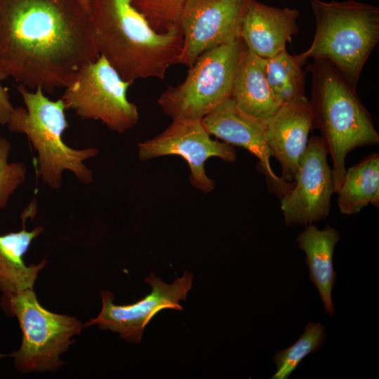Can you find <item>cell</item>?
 I'll return each instance as SVG.
<instances>
[{"label": "cell", "instance_id": "1", "mask_svg": "<svg viewBox=\"0 0 379 379\" xmlns=\"http://www.w3.org/2000/svg\"><path fill=\"white\" fill-rule=\"evenodd\" d=\"M100 55L79 0H0V68L7 78L53 93Z\"/></svg>", "mask_w": 379, "mask_h": 379}, {"label": "cell", "instance_id": "2", "mask_svg": "<svg viewBox=\"0 0 379 379\" xmlns=\"http://www.w3.org/2000/svg\"><path fill=\"white\" fill-rule=\"evenodd\" d=\"M90 20L100 55L131 84L140 79H164L179 64L180 29L157 33L131 0H90Z\"/></svg>", "mask_w": 379, "mask_h": 379}, {"label": "cell", "instance_id": "3", "mask_svg": "<svg viewBox=\"0 0 379 379\" xmlns=\"http://www.w3.org/2000/svg\"><path fill=\"white\" fill-rule=\"evenodd\" d=\"M308 69L312 74L313 127L320 131L331 157L336 192L346 171L347 154L357 147L378 145L379 133L356 88L330 62L314 60Z\"/></svg>", "mask_w": 379, "mask_h": 379}, {"label": "cell", "instance_id": "4", "mask_svg": "<svg viewBox=\"0 0 379 379\" xmlns=\"http://www.w3.org/2000/svg\"><path fill=\"white\" fill-rule=\"evenodd\" d=\"M17 89L25 108L14 107L6 125L11 132L25 134L36 151L34 166L37 177L55 190L62 186V174L65 170L73 173L81 182L91 183L93 172L84 161L94 157L98 149H74L62 140V135L69 124L62 99L50 100L39 87L31 92L19 84Z\"/></svg>", "mask_w": 379, "mask_h": 379}, {"label": "cell", "instance_id": "5", "mask_svg": "<svg viewBox=\"0 0 379 379\" xmlns=\"http://www.w3.org/2000/svg\"><path fill=\"white\" fill-rule=\"evenodd\" d=\"M311 8L315 33L303 55L328 61L356 88L379 42V8L355 0H312Z\"/></svg>", "mask_w": 379, "mask_h": 379}, {"label": "cell", "instance_id": "6", "mask_svg": "<svg viewBox=\"0 0 379 379\" xmlns=\"http://www.w3.org/2000/svg\"><path fill=\"white\" fill-rule=\"evenodd\" d=\"M1 305L17 318L22 333L20 348L8 355L16 369L22 373L58 371L64 364L61 355L81 331V321L44 308L33 289L3 294Z\"/></svg>", "mask_w": 379, "mask_h": 379}, {"label": "cell", "instance_id": "7", "mask_svg": "<svg viewBox=\"0 0 379 379\" xmlns=\"http://www.w3.org/2000/svg\"><path fill=\"white\" fill-rule=\"evenodd\" d=\"M245 44L241 39L202 53L190 66L185 79L168 87L157 102L173 120H201L232 98L241 53Z\"/></svg>", "mask_w": 379, "mask_h": 379}, {"label": "cell", "instance_id": "8", "mask_svg": "<svg viewBox=\"0 0 379 379\" xmlns=\"http://www.w3.org/2000/svg\"><path fill=\"white\" fill-rule=\"evenodd\" d=\"M131 85L100 55L80 69L61 99L65 109L78 117L100 120L110 130L123 133L139 119L137 106L127 97Z\"/></svg>", "mask_w": 379, "mask_h": 379}, {"label": "cell", "instance_id": "9", "mask_svg": "<svg viewBox=\"0 0 379 379\" xmlns=\"http://www.w3.org/2000/svg\"><path fill=\"white\" fill-rule=\"evenodd\" d=\"M211 135L201 120L173 119L162 133L138 144V157L142 161L170 155L182 157L190 169L191 184L208 193L213 190L215 182L206 174V161L218 157L232 163L237 158L232 145L213 140Z\"/></svg>", "mask_w": 379, "mask_h": 379}, {"label": "cell", "instance_id": "10", "mask_svg": "<svg viewBox=\"0 0 379 379\" xmlns=\"http://www.w3.org/2000/svg\"><path fill=\"white\" fill-rule=\"evenodd\" d=\"M192 281L193 275L187 270L171 284L152 272L145 279L152 287L150 293L136 302L124 305H115L113 294L102 291V310L97 317L91 319L84 326L97 325L101 330L119 333L128 343L138 344L146 326L157 313L168 309L183 310L180 301L187 300Z\"/></svg>", "mask_w": 379, "mask_h": 379}, {"label": "cell", "instance_id": "11", "mask_svg": "<svg viewBox=\"0 0 379 379\" xmlns=\"http://www.w3.org/2000/svg\"><path fill=\"white\" fill-rule=\"evenodd\" d=\"M321 137L312 136L300 161L292 187L280 198L287 226L307 225L330 213L334 181Z\"/></svg>", "mask_w": 379, "mask_h": 379}, {"label": "cell", "instance_id": "12", "mask_svg": "<svg viewBox=\"0 0 379 379\" xmlns=\"http://www.w3.org/2000/svg\"><path fill=\"white\" fill-rule=\"evenodd\" d=\"M250 0H187L179 28L183 45L179 64L191 66L204 52L240 39Z\"/></svg>", "mask_w": 379, "mask_h": 379}, {"label": "cell", "instance_id": "13", "mask_svg": "<svg viewBox=\"0 0 379 379\" xmlns=\"http://www.w3.org/2000/svg\"><path fill=\"white\" fill-rule=\"evenodd\" d=\"M201 122L211 135L253 154L259 160L268 189L279 199L292 187L293 182L284 180L272 168V154L266 140L264 120L241 111L231 98L205 116Z\"/></svg>", "mask_w": 379, "mask_h": 379}, {"label": "cell", "instance_id": "14", "mask_svg": "<svg viewBox=\"0 0 379 379\" xmlns=\"http://www.w3.org/2000/svg\"><path fill=\"white\" fill-rule=\"evenodd\" d=\"M264 122L266 140L281 165V178L292 182L313 128L310 100L305 96L284 102Z\"/></svg>", "mask_w": 379, "mask_h": 379}, {"label": "cell", "instance_id": "15", "mask_svg": "<svg viewBox=\"0 0 379 379\" xmlns=\"http://www.w3.org/2000/svg\"><path fill=\"white\" fill-rule=\"evenodd\" d=\"M299 12L294 8L269 6L250 0L245 8L239 36L246 47L267 59L286 49L298 32Z\"/></svg>", "mask_w": 379, "mask_h": 379}, {"label": "cell", "instance_id": "16", "mask_svg": "<svg viewBox=\"0 0 379 379\" xmlns=\"http://www.w3.org/2000/svg\"><path fill=\"white\" fill-rule=\"evenodd\" d=\"M232 98L241 111L261 120L271 117L283 104L268 84L265 59L246 46L239 61Z\"/></svg>", "mask_w": 379, "mask_h": 379}, {"label": "cell", "instance_id": "17", "mask_svg": "<svg viewBox=\"0 0 379 379\" xmlns=\"http://www.w3.org/2000/svg\"><path fill=\"white\" fill-rule=\"evenodd\" d=\"M340 239V236L334 227L326 225L319 230L313 224L306 225L296 239L298 247L306 255L305 262L309 269L310 280L318 290L325 314H328L331 317L335 314L332 289L337 277L333 255Z\"/></svg>", "mask_w": 379, "mask_h": 379}, {"label": "cell", "instance_id": "18", "mask_svg": "<svg viewBox=\"0 0 379 379\" xmlns=\"http://www.w3.org/2000/svg\"><path fill=\"white\" fill-rule=\"evenodd\" d=\"M23 228L0 235V292L2 294L33 289L39 272L46 265L48 260H42L38 264L26 265L23 260L31 244L44 230L37 226L31 231Z\"/></svg>", "mask_w": 379, "mask_h": 379}, {"label": "cell", "instance_id": "19", "mask_svg": "<svg viewBox=\"0 0 379 379\" xmlns=\"http://www.w3.org/2000/svg\"><path fill=\"white\" fill-rule=\"evenodd\" d=\"M342 214L353 215L371 204L379 206V154L372 153L346 171L336 192Z\"/></svg>", "mask_w": 379, "mask_h": 379}, {"label": "cell", "instance_id": "20", "mask_svg": "<svg viewBox=\"0 0 379 379\" xmlns=\"http://www.w3.org/2000/svg\"><path fill=\"white\" fill-rule=\"evenodd\" d=\"M306 60L302 53L292 55L286 49L265 59V71L268 84L283 103L305 96V72L302 66Z\"/></svg>", "mask_w": 379, "mask_h": 379}, {"label": "cell", "instance_id": "21", "mask_svg": "<svg viewBox=\"0 0 379 379\" xmlns=\"http://www.w3.org/2000/svg\"><path fill=\"white\" fill-rule=\"evenodd\" d=\"M326 339L325 327L319 322H309L303 333L291 346L279 350L274 357L276 373L271 379H287L301 361L317 352Z\"/></svg>", "mask_w": 379, "mask_h": 379}, {"label": "cell", "instance_id": "22", "mask_svg": "<svg viewBox=\"0 0 379 379\" xmlns=\"http://www.w3.org/2000/svg\"><path fill=\"white\" fill-rule=\"evenodd\" d=\"M187 0H131L132 6L157 33L179 28Z\"/></svg>", "mask_w": 379, "mask_h": 379}, {"label": "cell", "instance_id": "23", "mask_svg": "<svg viewBox=\"0 0 379 379\" xmlns=\"http://www.w3.org/2000/svg\"><path fill=\"white\" fill-rule=\"evenodd\" d=\"M11 151L10 142L0 138V210L6 207L10 197L27 175V168L22 163L8 162Z\"/></svg>", "mask_w": 379, "mask_h": 379}, {"label": "cell", "instance_id": "24", "mask_svg": "<svg viewBox=\"0 0 379 379\" xmlns=\"http://www.w3.org/2000/svg\"><path fill=\"white\" fill-rule=\"evenodd\" d=\"M7 79L0 68V124L6 125L13 111L10 96L7 90L2 86L1 81Z\"/></svg>", "mask_w": 379, "mask_h": 379}, {"label": "cell", "instance_id": "25", "mask_svg": "<svg viewBox=\"0 0 379 379\" xmlns=\"http://www.w3.org/2000/svg\"><path fill=\"white\" fill-rule=\"evenodd\" d=\"M83 7L88 12L90 15V0H79Z\"/></svg>", "mask_w": 379, "mask_h": 379}]
</instances>
